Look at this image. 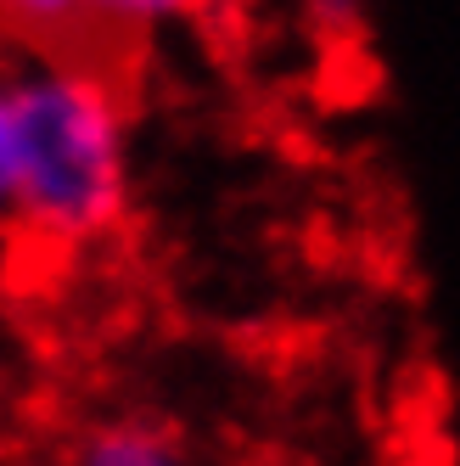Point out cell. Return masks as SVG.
<instances>
[{
    "label": "cell",
    "mask_w": 460,
    "mask_h": 466,
    "mask_svg": "<svg viewBox=\"0 0 460 466\" xmlns=\"http://www.w3.org/2000/svg\"><path fill=\"white\" fill-rule=\"evenodd\" d=\"M12 230L40 248H90L129 208L135 96L68 68L12 62Z\"/></svg>",
    "instance_id": "cell-1"
},
{
    "label": "cell",
    "mask_w": 460,
    "mask_h": 466,
    "mask_svg": "<svg viewBox=\"0 0 460 466\" xmlns=\"http://www.w3.org/2000/svg\"><path fill=\"white\" fill-rule=\"evenodd\" d=\"M0 56L35 62V68L95 74L135 96L152 51L118 35L90 0H0Z\"/></svg>",
    "instance_id": "cell-2"
},
{
    "label": "cell",
    "mask_w": 460,
    "mask_h": 466,
    "mask_svg": "<svg viewBox=\"0 0 460 466\" xmlns=\"http://www.w3.org/2000/svg\"><path fill=\"white\" fill-rule=\"evenodd\" d=\"M68 466H191V461H185V450H180L175 432L124 416V421H95V427H85Z\"/></svg>",
    "instance_id": "cell-3"
},
{
    "label": "cell",
    "mask_w": 460,
    "mask_h": 466,
    "mask_svg": "<svg viewBox=\"0 0 460 466\" xmlns=\"http://www.w3.org/2000/svg\"><path fill=\"white\" fill-rule=\"evenodd\" d=\"M95 12H102L118 35H129L135 46H157L163 28H175V23H191L196 12L208 6V0H90Z\"/></svg>",
    "instance_id": "cell-4"
},
{
    "label": "cell",
    "mask_w": 460,
    "mask_h": 466,
    "mask_svg": "<svg viewBox=\"0 0 460 466\" xmlns=\"http://www.w3.org/2000/svg\"><path fill=\"white\" fill-rule=\"evenodd\" d=\"M12 62L0 56V230H12V107H6Z\"/></svg>",
    "instance_id": "cell-5"
}]
</instances>
